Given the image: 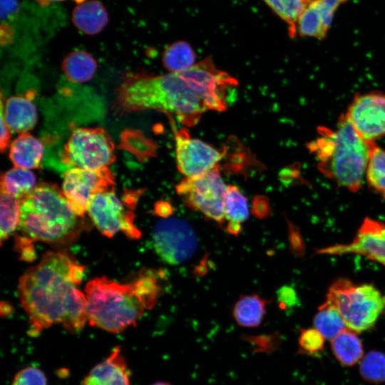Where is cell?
<instances>
[{
    "label": "cell",
    "instance_id": "cell-17",
    "mask_svg": "<svg viewBox=\"0 0 385 385\" xmlns=\"http://www.w3.org/2000/svg\"><path fill=\"white\" fill-rule=\"evenodd\" d=\"M1 110L11 132L27 133L37 122V109L30 93L11 96L4 105L1 95Z\"/></svg>",
    "mask_w": 385,
    "mask_h": 385
},
{
    "label": "cell",
    "instance_id": "cell-3",
    "mask_svg": "<svg viewBox=\"0 0 385 385\" xmlns=\"http://www.w3.org/2000/svg\"><path fill=\"white\" fill-rule=\"evenodd\" d=\"M165 279L163 271L144 270L125 283L106 277L90 280L85 288L88 323L114 334L135 326L155 305Z\"/></svg>",
    "mask_w": 385,
    "mask_h": 385
},
{
    "label": "cell",
    "instance_id": "cell-39",
    "mask_svg": "<svg viewBox=\"0 0 385 385\" xmlns=\"http://www.w3.org/2000/svg\"><path fill=\"white\" fill-rule=\"evenodd\" d=\"M39 1H40V3L48 4V3H53V2L62 1H65V0H39Z\"/></svg>",
    "mask_w": 385,
    "mask_h": 385
},
{
    "label": "cell",
    "instance_id": "cell-27",
    "mask_svg": "<svg viewBox=\"0 0 385 385\" xmlns=\"http://www.w3.org/2000/svg\"><path fill=\"white\" fill-rule=\"evenodd\" d=\"M369 186L385 199V149L371 143L366 171Z\"/></svg>",
    "mask_w": 385,
    "mask_h": 385
},
{
    "label": "cell",
    "instance_id": "cell-24",
    "mask_svg": "<svg viewBox=\"0 0 385 385\" xmlns=\"http://www.w3.org/2000/svg\"><path fill=\"white\" fill-rule=\"evenodd\" d=\"M331 341L332 349L342 364L352 366L361 359L362 344L356 332L346 329Z\"/></svg>",
    "mask_w": 385,
    "mask_h": 385
},
{
    "label": "cell",
    "instance_id": "cell-21",
    "mask_svg": "<svg viewBox=\"0 0 385 385\" xmlns=\"http://www.w3.org/2000/svg\"><path fill=\"white\" fill-rule=\"evenodd\" d=\"M62 68L70 81L85 83L93 77L97 63L90 53L78 50L71 52L64 58Z\"/></svg>",
    "mask_w": 385,
    "mask_h": 385
},
{
    "label": "cell",
    "instance_id": "cell-2",
    "mask_svg": "<svg viewBox=\"0 0 385 385\" xmlns=\"http://www.w3.org/2000/svg\"><path fill=\"white\" fill-rule=\"evenodd\" d=\"M85 267L66 251H48L19 279V297L29 318V334L61 324L72 334L79 332L87 319L86 298L77 287Z\"/></svg>",
    "mask_w": 385,
    "mask_h": 385
},
{
    "label": "cell",
    "instance_id": "cell-10",
    "mask_svg": "<svg viewBox=\"0 0 385 385\" xmlns=\"http://www.w3.org/2000/svg\"><path fill=\"white\" fill-rule=\"evenodd\" d=\"M153 243L160 259L173 265L186 262L197 247V237L192 227L177 217L164 218L156 223Z\"/></svg>",
    "mask_w": 385,
    "mask_h": 385
},
{
    "label": "cell",
    "instance_id": "cell-11",
    "mask_svg": "<svg viewBox=\"0 0 385 385\" xmlns=\"http://www.w3.org/2000/svg\"><path fill=\"white\" fill-rule=\"evenodd\" d=\"M114 190L96 195L90 201L88 212L97 229L105 236L112 237L121 231L131 239L141 236L134 225V213L126 208Z\"/></svg>",
    "mask_w": 385,
    "mask_h": 385
},
{
    "label": "cell",
    "instance_id": "cell-15",
    "mask_svg": "<svg viewBox=\"0 0 385 385\" xmlns=\"http://www.w3.org/2000/svg\"><path fill=\"white\" fill-rule=\"evenodd\" d=\"M351 0H314L301 15L297 32L301 36L322 39L331 26L340 5Z\"/></svg>",
    "mask_w": 385,
    "mask_h": 385
},
{
    "label": "cell",
    "instance_id": "cell-36",
    "mask_svg": "<svg viewBox=\"0 0 385 385\" xmlns=\"http://www.w3.org/2000/svg\"><path fill=\"white\" fill-rule=\"evenodd\" d=\"M1 14L2 20L10 19L18 10L17 0H1Z\"/></svg>",
    "mask_w": 385,
    "mask_h": 385
},
{
    "label": "cell",
    "instance_id": "cell-35",
    "mask_svg": "<svg viewBox=\"0 0 385 385\" xmlns=\"http://www.w3.org/2000/svg\"><path fill=\"white\" fill-rule=\"evenodd\" d=\"M11 130L7 124L4 113L1 110V138L0 148L3 152L9 145Z\"/></svg>",
    "mask_w": 385,
    "mask_h": 385
},
{
    "label": "cell",
    "instance_id": "cell-33",
    "mask_svg": "<svg viewBox=\"0 0 385 385\" xmlns=\"http://www.w3.org/2000/svg\"><path fill=\"white\" fill-rule=\"evenodd\" d=\"M277 300L282 309L292 307L297 303L296 293L292 287L284 286L277 291Z\"/></svg>",
    "mask_w": 385,
    "mask_h": 385
},
{
    "label": "cell",
    "instance_id": "cell-1",
    "mask_svg": "<svg viewBox=\"0 0 385 385\" xmlns=\"http://www.w3.org/2000/svg\"><path fill=\"white\" fill-rule=\"evenodd\" d=\"M237 84L207 57L181 72L127 74L116 89L114 108L119 113L158 111L193 126L206 111H225L227 92Z\"/></svg>",
    "mask_w": 385,
    "mask_h": 385
},
{
    "label": "cell",
    "instance_id": "cell-26",
    "mask_svg": "<svg viewBox=\"0 0 385 385\" xmlns=\"http://www.w3.org/2000/svg\"><path fill=\"white\" fill-rule=\"evenodd\" d=\"M288 25L289 34L294 37L297 22L305 9L314 0H264Z\"/></svg>",
    "mask_w": 385,
    "mask_h": 385
},
{
    "label": "cell",
    "instance_id": "cell-8",
    "mask_svg": "<svg viewBox=\"0 0 385 385\" xmlns=\"http://www.w3.org/2000/svg\"><path fill=\"white\" fill-rule=\"evenodd\" d=\"M227 191L219 165L202 175L185 178L176 186L177 193L188 207L220 225L225 220Z\"/></svg>",
    "mask_w": 385,
    "mask_h": 385
},
{
    "label": "cell",
    "instance_id": "cell-4",
    "mask_svg": "<svg viewBox=\"0 0 385 385\" xmlns=\"http://www.w3.org/2000/svg\"><path fill=\"white\" fill-rule=\"evenodd\" d=\"M372 143L361 137L344 114L335 128L319 127L307 147L322 174L356 192L366 175Z\"/></svg>",
    "mask_w": 385,
    "mask_h": 385
},
{
    "label": "cell",
    "instance_id": "cell-7",
    "mask_svg": "<svg viewBox=\"0 0 385 385\" xmlns=\"http://www.w3.org/2000/svg\"><path fill=\"white\" fill-rule=\"evenodd\" d=\"M115 145L103 128H73L60 153L66 170L71 168L98 169L109 167L115 160Z\"/></svg>",
    "mask_w": 385,
    "mask_h": 385
},
{
    "label": "cell",
    "instance_id": "cell-6",
    "mask_svg": "<svg viewBox=\"0 0 385 385\" xmlns=\"http://www.w3.org/2000/svg\"><path fill=\"white\" fill-rule=\"evenodd\" d=\"M326 297L337 306L346 327L356 333L371 328L385 308V295L374 285L347 279L334 282Z\"/></svg>",
    "mask_w": 385,
    "mask_h": 385
},
{
    "label": "cell",
    "instance_id": "cell-13",
    "mask_svg": "<svg viewBox=\"0 0 385 385\" xmlns=\"http://www.w3.org/2000/svg\"><path fill=\"white\" fill-rule=\"evenodd\" d=\"M345 115L364 140L385 136V93L371 92L355 96Z\"/></svg>",
    "mask_w": 385,
    "mask_h": 385
},
{
    "label": "cell",
    "instance_id": "cell-22",
    "mask_svg": "<svg viewBox=\"0 0 385 385\" xmlns=\"http://www.w3.org/2000/svg\"><path fill=\"white\" fill-rule=\"evenodd\" d=\"M314 326L324 339L332 340L347 329L345 322L334 303L326 297L314 319Z\"/></svg>",
    "mask_w": 385,
    "mask_h": 385
},
{
    "label": "cell",
    "instance_id": "cell-12",
    "mask_svg": "<svg viewBox=\"0 0 385 385\" xmlns=\"http://www.w3.org/2000/svg\"><path fill=\"white\" fill-rule=\"evenodd\" d=\"M175 157L178 170L185 178L202 175L218 166L225 150L190 136L185 128L175 133Z\"/></svg>",
    "mask_w": 385,
    "mask_h": 385
},
{
    "label": "cell",
    "instance_id": "cell-16",
    "mask_svg": "<svg viewBox=\"0 0 385 385\" xmlns=\"http://www.w3.org/2000/svg\"><path fill=\"white\" fill-rule=\"evenodd\" d=\"M130 371L120 346L83 378L81 385H130Z\"/></svg>",
    "mask_w": 385,
    "mask_h": 385
},
{
    "label": "cell",
    "instance_id": "cell-19",
    "mask_svg": "<svg viewBox=\"0 0 385 385\" xmlns=\"http://www.w3.org/2000/svg\"><path fill=\"white\" fill-rule=\"evenodd\" d=\"M44 154L42 143L28 133H22L9 145V156L14 167L38 168Z\"/></svg>",
    "mask_w": 385,
    "mask_h": 385
},
{
    "label": "cell",
    "instance_id": "cell-37",
    "mask_svg": "<svg viewBox=\"0 0 385 385\" xmlns=\"http://www.w3.org/2000/svg\"><path fill=\"white\" fill-rule=\"evenodd\" d=\"M253 211L259 217L267 216L270 211L267 200L264 197H257L253 202Z\"/></svg>",
    "mask_w": 385,
    "mask_h": 385
},
{
    "label": "cell",
    "instance_id": "cell-28",
    "mask_svg": "<svg viewBox=\"0 0 385 385\" xmlns=\"http://www.w3.org/2000/svg\"><path fill=\"white\" fill-rule=\"evenodd\" d=\"M1 242L6 240L20 223L21 202L17 198L1 192Z\"/></svg>",
    "mask_w": 385,
    "mask_h": 385
},
{
    "label": "cell",
    "instance_id": "cell-23",
    "mask_svg": "<svg viewBox=\"0 0 385 385\" xmlns=\"http://www.w3.org/2000/svg\"><path fill=\"white\" fill-rule=\"evenodd\" d=\"M35 175L28 169L14 167L1 175V192L9 194L20 201L36 186Z\"/></svg>",
    "mask_w": 385,
    "mask_h": 385
},
{
    "label": "cell",
    "instance_id": "cell-40",
    "mask_svg": "<svg viewBox=\"0 0 385 385\" xmlns=\"http://www.w3.org/2000/svg\"><path fill=\"white\" fill-rule=\"evenodd\" d=\"M151 385H170V384L167 383V382H164V381H158V382H155Z\"/></svg>",
    "mask_w": 385,
    "mask_h": 385
},
{
    "label": "cell",
    "instance_id": "cell-9",
    "mask_svg": "<svg viewBox=\"0 0 385 385\" xmlns=\"http://www.w3.org/2000/svg\"><path fill=\"white\" fill-rule=\"evenodd\" d=\"M62 191L74 212L84 216L96 195L114 190L115 176L109 167L71 168L63 173Z\"/></svg>",
    "mask_w": 385,
    "mask_h": 385
},
{
    "label": "cell",
    "instance_id": "cell-34",
    "mask_svg": "<svg viewBox=\"0 0 385 385\" xmlns=\"http://www.w3.org/2000/svg\"><path fill=\"white\" fill-rule=\"evenodd\" d=\"M16 245L24 260L31 261L34 259L36 254L32 241L24 236L18 237Z\"/></svg>",
    "mask_w": 385,
    "mask_h": 385
},
{
    "label": "cell",
    "instance_id": "cell-29",
    "mask_svg": "<svg viewBox=\"0 0 385 385\" xmlns=\"http://www.w3.org/2000/svg\"><path fill=\"white\" fill-rule=\"evenodd\" d=\"M225 210V219L229 223L241 225L249 217L247 199L235 185L227 186Z\"/></svg>",
    "mask_w": 385,
    "mask_h": 385
},
{
    "label": "cell",
    "instance_id": "cell-38",
    "mask_svg": "<svg viewBox=\"0 0 385 385\" xmlns=\"http://www.w3.org/2000/svg\"><path fill=\"white\" fill-rule=\"evenodd\" d=\"M154 211L157 215L168 218L173 212L174 209L170 202L161 200L155 204Z\"/></svg>",
    "mask_w": 385,
    "mask_h": 385
},
{
    "label": "cell",
    "instance_id": "cell-20",
    "mask_svg": "<svg viewBox=\"0 0 385 385\" xmlns=\"http://www.w3.org/2000/svg\"><path fill=\"white\" fill-rule=\"evenodd\" d=\"M267 304L268 300L256 294L242 295L234 306L233 317L241 327H258L264 319Z\"/></svg>",
    "mask_w": 385,
    "mask_h": 385
},
{
    "label": "cell",
    "instance_id": "cell-18",
    "mask_svg": "<svg viewBox=\"0 0 385 385\" xmlns=\"http://www.w3.org/2000/svg\"><path fill=\"white\" fill-rule=\"evenodd\" d=\"M71 20L82 33L96 35L105 29L109 17L106 8L100 1L88 0L73 8Z\"/></svg>",
    "mask_w": 385,
    "mask_h": 385
},
{
    "label": "cell",
    "instance_id": "cell-25",
    "mask_svg": "<svg viewBox=\"0 0 385 385\" xmlns=\"http://www.w3.org/2000/svg\"><path fill=\"white\" fill-rule=\"evenodd\" d=\"M163 63L170 73L186 71L196 63V56L189 43L177 41L166 48L163 53Z\"/></svg>",
    "mask_w": 385,
    "mask_h": 385
},
{
    "label": "cell",
    "instance_id": "cell-31",
    "mask_svg": "<svg viewBox=\"0 0 385 385\" xmlns=\"http://www.w3.org/2000/svg\"><path fill=\"white\" fill-rule=\"evenodd\" d=\"M324 337L316 329H302L299 337L300 350L310 355L322 351Z\"/></svg>",
    "mask_w": 385,
    "mask_h": 385
},
{
    "label": "cell",
    "instance_id": "cell-32",
    "mask_svg": "<svg viewBox=\"0 0 385 385\" xmlns=\"http://www.w3.org/2000/svg\"><path fill=\"white\" fill-rule=\"evenodd\" d=\"M11 385H47V379L40 369L28 366L15 374Z\"/></svg>",
    "mask_w": 385,
    "mask_h": 385
},
{
    "label": "cell",
    "instance_id": "cell-14",
    "mask_svg": "<svg viewBox=\"0 0 385 385\" xmlns=\"http://www.w3.org/2000/svg\"><path fill=\"white\" fill-rule=\"evenodd\" d=\"M318 253L357 254L376 260L385 266V224L376 220L365 218L351 242L320 249Z\"/></svg>",
    "mask_w": 385,
    "mask_h": 385
},
{
    "label": "cell",
    "instance_id": "cell-5",
    "mask_svg": "<svg viewBox=\"0 0 385 385\" xmlns=\"http://www.w3.org/2000/svg\"><path fill=\"white\" fill-rule=\"evenodd\" d=\"M20 202L19 227L23 236L32 242L66 245L73 242L85 229L81 217L54 184L37 185Z\"/></svg>",
    "mask_w": 385,
    "mask_h": 385
},
{
    "label": "cell",
    "instance_id": "cell-30",
    "mask_svg": "<svg viewBox=\"0 0 385 385\" xmlns=\"http://www.w3.org/2000/svg\"><path fill=\"white\" fill-rule=\"evenodd\" d=\"M360 373L370 382L380 383L385 381V355L379 351H370L360 364Z\"/></svg>",
    "mask_w": 385,
    "mask_h": 385
}]
</instances>
